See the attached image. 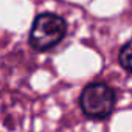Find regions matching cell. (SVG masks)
I'll return each instance as SVG.
<instances>
[{
  "mask_svg": "<svg viewBox=\"0 0 132 132\" xmlns=\"http://www.w3.org/2000/svg\"><path fill=\"white\" fill-rule=\"evenodd\" d=\"M117 103L115 90L104 82H92L84 87L79 104L82 112L90 118H106L112 113Z\"/></svg>",
  "mask_w": 132,
  "mask_h": 132,
  "instance_id": "cell-2",
  "label": "cell"
},
{
  "mask_svg": "<svg viewBox=\"0 0 132 132\" xmlns=\"http://www.w3.org/2000/svg\"><path fill=\"white\" fill-rule=\"evenodd\" d=\"M67 33V23L65 20L54 14V13H42L39 14L30 31V44L39 50L45 51L56 47Z\"/></svg>",
  "mask_w": 132,
  "mask_h": 132,
  "instance_id": "cell-1",
  "label": "cell"
},
{
  "mask_svg": "<svg viewBox=\"0 0 132 132\" xmlns=\"http://www.w3.org/2000/svg\"><path fill=\"white\" fill-rule=\"evenodd\" d=\"M118 61H120L121 67H123L126 72H130V73H132V39L127 40V42L121 47Z\"/></svg>",
  "mask_w": 132,
  "mask_h": 132,
  "instance_id": "cell-3",
  "label": "cell"
}]
</instances>
